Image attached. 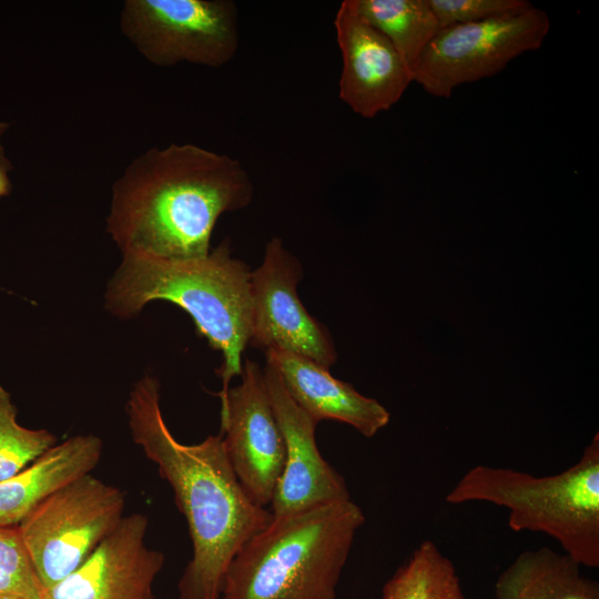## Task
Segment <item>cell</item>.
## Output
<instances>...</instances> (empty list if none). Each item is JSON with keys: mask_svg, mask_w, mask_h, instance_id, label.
<instances>
[{"mask_svg": "<svg viewBox=\"0 0 599 599\" xmlns=\"http://www.w3.org/2000/svg\"><path fill=\"white\" fill-rule=\"evenodd\" d=\"M125 410L134 443L170 485L187 524L192 557L177 583L179 599H220L230 562L273 516L243 489L222 434L197 444L174 437L161 410L156 378L135 383Z\"/></svg>", "mask_w": 599, "mask_h": 599, "instance_id": "6da1fadb", "label": "cell"}, {"mask_svg": "<svg viewBox=\"0 0 599 599\" xmlns=\"http://www.w3.org/2000/svg\"><path fill=\"white\" fill-rule=\"evenodd\" d=\"M253 195L237 159L192 143L152 148L114 181L106 231L123 254L201 258L219 217Z\"/></svg>", "mask_w": 599, "mask_h": 599, "instance_id": "7a4b0ae2", "label": "cell"}, {"mask_svg": "<svg viewBox=\"0 0 599 599\" xmlns=\"http://www.w3.org/2000/svg\"><path fill=\"white\" fill-rule=\"evenodd\" d=\"M251 272L232 256L229 241L193 260L123 254L106 292V305L120 317L133 316L158 300L184 309L197 333L223 355L222 399L233 376L242 375V355L250 342Z\"/></svg>", "mask_w": 599, "mask_h": 599, "instance_id": "3957f363", "label": "cell"}, {"mask_svg": "<svg viewBox=\"0 0 599 599\" xmlns=\"http://www.w3.org/2000/svg\"><path fill=\"white\" fill-rule=\"evenodd\" d=\"M364 524L352 498L273 517L230 562L220 599H335Z\"/></svg>", "mask_w": 599, "mask_h": 599, "instance_id": "277c9868", "label": "cell"}, {"mask_svg": "<svg viewBox=\"0 0 599 599\" xmlns=\"http://www.w3.org/2000/svg\"><path fill=\"white\" fill-rule=\"evenodd\" d=\"M451 505L490 502L508 510L514 531L542 532L581 567H599V435L569 468L535 476L478 465L446 495Z\"/></svg>", "mask_w": 599, "mask_h": 599, "instance_id": "5b68a950", "label": "cell"}, {"mask_svg": "<svg viewBox=\"0 0 599 599\" xmlns=\"http://www.w3.org/2000/svg\"><path fill=\"white\" fill-rule=\"evenodd\" d=\"M125 495L91 474L42 499L18 525L43 587L77 570L121 522Z\"/></svg>", "mask_w": 599, "mask_h": 599, "instance_id": "8992f818", "label": "cell"}, {"mask_svg": "<svg viewBox=\"0 0 599 599\" xmlns=\"http://www.w3.org/2000/svg\"><path fill=\"white\" fill-rule=\"evenodd\" d=\"M120 29L150 63L221 68L240 45L237 6L231 0H125Z\"/></svg>", "mask_w": 599, "mask_h": 599, "instance_id": "52a82bcc", "label": "cell"}, {"mask_svg": "<svg viewBox=\"0 0 599 599\" xmlns=\"http://www.w3.org/2000/svg\"><path fill=\"white\" fill-rule=\"evenodd\" d=\"M550 29L546 11L529 9L441 28L412 65L413 82L436 98L490 78L522 53L539 49Z\"/></svg>", "mask_w": 599, "mask_h": 599, "instance_id": "ba28073f", "label": "cell"}, {"mask_svg": "<svg viewBox=\"0 0 599 599\" xmlns=\"http://www.w3.org/2000/svg\"><path fill=\"white\" fill-rule=\"evenodd\" d=\"M301 277L300 261L281 237L273 236L262 264L251 272L248 344L264 352H290L329 368L337 352L326 326L307 312L297 295Z\"/></svg>", "mask_w": 599, "mask_h": 599, "instance_id": "9c48e42d", "label": "cell"}, {"mask_svg": "<svg viewBox=\"0 0 599 599\" xmlns=\"http://www.w3.org/2000/svg\"><path fill=\"white\" fill-rule=\"evenodd\" d=\"M229 461L247 496L271 505L285 463V443L260 365L246 358L241 383L221 399V432Z\"/></svg>", "mask_w": 599, "mask_h": 599, "instance_id": "30bf717a", "label": "cell"}, {"mask_svg": "<svg viewBox=\"0 0 599 599\" xmlns=\"http://www.w3.org/2000/svg\"><path fill=\"white\" fill-rule=\"evenodd\" d=\"M263 370L285 443L283 471L268 508L272 516H288L351 499L344 477L319 453L315 438L317 423L294 403L271 366Z\"/></svg>", "mask_w": 599, "mask_h": 599, "instance_id": "8fae6325", "label": "cell"}, {"mask_svg": "<svg viewBox=\"0 0 599 599\" xmlns=\"http://www.w3.org/2000/svg\"><path fill=\"white\" fill-rule=\"evenodd\" d=\"M148 527L142 512L124 516L77 570L48 590L47 599H154L165 557L148 546Z\"/></svg>", "mask_w": 599, "mask_h": 599, "instance_id": "7c38bea8", "label": "cell"}, {"mask_svg": "<svg viewBox=\"0 0 599 599\" xmlns=\"http://www.w3.org/2000/svg\"><path fill=\"white\" fill-rule=\"evenodd\" d=\"M342 55L339 99L365 119L388 111L403 97L413 75L389 40L344 0L335 14Z\"/></svg>", "mask_w": 599, "mask_h": 599, "instance_id": "4fadbf2b", "label": "cell"}, {"mask_svg": "<svg viewBox=\"0 0 599 599\" xmlns=\"http://www.w3.org/2000/svg\"><path fill=\"white\" fill-rule=\"evenodd\" d=\"M265 355L294 403L317 424L337 420L370 438L389 423L390 414L380 403L333 377L328 368L281 349Z\"/></svg>", "mask_w": 599, "mask_h": 599, "instance_id": "5bb4252c", "label": "cell"}, {"mask_svg": "<svg viewBox=\"0 0 599 599\" xmlns=\"http://www.w3.org/2000/svg\"><path fill=\"white\" fill-rule=\"evenodd\" d=\"M94 435L72 436L55 444L31 466L0 481V526H18L47 496L91 471L102 456Z\"/></svg>", "mask_w": 599, "mask_h": 599, "instance_id": "9a60e30c", "label": "cell"}, {"mask_svg": "<svg viewBox=\"0 0 599 599\" xmlns=\"http://www.w3.org/2000/svg\"><path fill=\"white\" fill-rule=\"evenodd\" d=\"M494 599H599V583L565 552L541 547L520 552L499 575Z\"/></svg>", "mask_w": 599, "mask_h": 599, "instance_id": "2e32d148", "label": "cell"}, {"mask_svg": "<svg viewBox=\"0 0 599 599\" xmlns=\"http://www.w3.org/2000/svg\"><path fill=\"white\" fill-rule=\"evenodd\" d=\"M347 1L361 18L389 40L409 69L441 29L429 0Z\"/></svg>", "mask_w": 599, "mask_h": 599, "instance_id": "e0dca14e", "label": "cell"}, {"mask_svg": "<svg viewBox=\"0 0 599 599\" xmlns=\"http://www.w3.org/2000/svg\"><path fill=\"white\" fill-rule=\"evenodd\" d=\"M382 599H466L453 561L422 541L386 581Z\"/></svg>", "mask_w": 599, "mask_h": 599, "instance_id": "ac0fdd59", "label": "cell"}, {"mask_svg": "<svg viewBox=\"0 0 599 599\" xmlns=\"http://www.w3.org/2000/svg\"><path fill=\"white\" fill-rule=\"evenodd\" d=\"M55 444L49 430L26 428L17 422L11 396L0 386V481L22 471Z\"/></svg>", "mask_w": 599, "mask_h": 599, "instance_id": "d6986e66", "label": "cell"}, {"mask_svg": "<svg viewBox=\"0 0 599 599\" xmlns=\"http://www.w3.org/2000/svg\"><path fill=\"white\" fill-rule=\"evenodd\" d=\"M18 526H0V599H47Z\"/></svg>", "mask_w": 599, "mask_h": 599, "instance_id": "ffe728a7", "label": "cell"}, {"mask_svg": "<svg viewBox=\"0 0 599 599\" xmlns=\"http://www.w3.org/2000/svg\"><path fill=\"white\" fill-rule=\"evenodd\" d=\"M429 4L440 28L480 22L534 6L527 0H429Z\"/></svg>", "mask_w": 599, "mask_h": 599, "instance_id": "44dd1931", "label": "cell"}, {"mask_svg": "<svg viewBox=\"0 0 599 599\" xmlns=\"http://www.w3.org/2000/svg\"><path fill=\"white\" fill-rule=\"evenodd\" d=\"M9 129V123L0 121V197L7 196L11 193L12 183L9 177V172L12 170V163L7 158L4 146L2 144V136Z\"/></svg>", "mask_w": 599, "mask_h": 599, "instance_id": "7402d4cb", "label": "cell"}]
</instances>
